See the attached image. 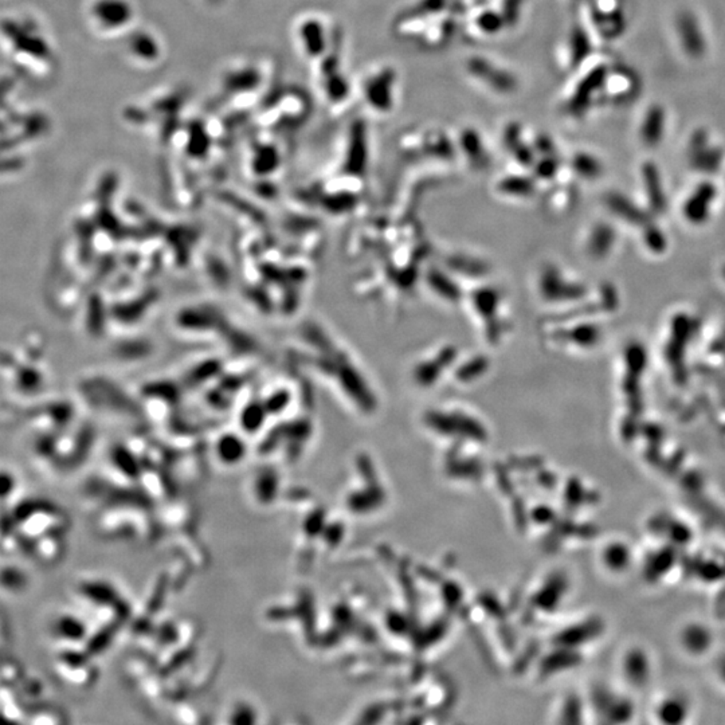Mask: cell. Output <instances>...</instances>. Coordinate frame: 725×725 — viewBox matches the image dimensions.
<instances>
[{
  "label": "cell",
  "instance_id": "1",
  "mask_svg": "<svg viewBox=\"0 0 725 725\" xmlns=\"http://www.w3.org/2000/svg\"><path fill=\"white\" fill-rule=\"evenodd\" d=\"M613 61L602 53H594L577 70L570 75L571 79L564 86L559 109L571 120L582 121L593 111L602 108V93L606 75Z\"/></svg>",
  "mask_w": 725,
  "mask_h": 725
},
{
  "label": "cell",
  "instance_id": "2",
  "mask_svg": "<svg viewBox=\"0 0 725 725\" xmlns=\"http://www.w3.org/2000/svg\"><path fill=\"white\" fill-rule=\"evenodd\" d=\"M670 38L680 56L688 63L704 62L710 52L707 24L697 10L683 6L673 11Z\"/></svg>",
  "mask_w": 725,
  "mask_h": 725
},
{
  "label": "cell",
  "instance_id": "3",
  "mask_svg": "<svg viewBox=\"0 0 725 725\" xmlns=\"http://www.w3.org/2000/svg\"><path fill=\"white\" fill-rule=\"evenodd\" d=\"M462 70L474 86L492 97L510 98L520 91L519 75L493 56L470 54L462 62Z\"/></svg>",
  "mask_w": 725,
  "mask_h": 725
},
{
  "label": "cell",
  "instance_id": "4",
  "mask_svg": "<svg viewBox=\"0 0 725 725\" xmlns=\"http://www.w3.org/2000/svg\"><path fill=\"white\" fill-rule=\"evenodd\" d=\"M582 22L595 45H610L623 37L629 29L626 0H586L582 4Z\"/></svg>",
  "mask_w": 725,
  "mask_h": 725
},
{
  "label": "cell",
  "instance_id": "5",
  "mask_svg": "<svg viewBox=\"0 0 725 725\" xmlns=\"http://www.w3.org/2000/svg\"><path fill=\"white\" fill-rule=\"evenodd\" d=\"M398 84L399 75L396 68L391 63H377L361 79V100L372 113L389 116L396 107Z\"/></svg>",
  "mask_w": 725,
  "mask_h": 725
},
{
  "label": "cell",
  "instance_id": "6",
  "mask_svg": "<svg viewBox=\"0 0 725 725\" xmlns=\"http://www.w3.org/2000/svg\"><path fill=\"white\" fill-rule=\"evenodd\" d=\"M398 146L403 153L419 157L450 160L457 155L453 133L437 125L412 127L403 130L399 136Z\"/></svg>",
  "mask_w": 725,
  "mask_h": 725
},
{
  "label": "cell",
  "instance_id": "7",
  "mask_svg": "<svg viewBox=\"0 0 725 725\" xmlns=\"http://www.w3.org/2000/svg\"><path fill=\"white\" fill-rule=\"evenodd\" d=\"M451 1L453 0H410L396 13L391 23L393 36L416 42L432 20L450 10Z\"/></svg>",
  "mask_w": 725,
  "mask_h": 725
},
{
  "label": "cell",
  "instance_id": "8",
  "mask_svg": "<svg viewBox=\"0 0 725 725\" xmlns=\"http://www.w3.org/2000/svg\"><path fill=\"white\" fill-rule=\"evenodd\" d=\"M595 46L582 19L572 22L555 47L556 68L564 75H572L595 53Z\"/></svg>",
  "mask_w": 725,
  "mask_h": 725
},
{
  "label": "cell",
  "instance_id": "9",
  "mask_svg": "<svg viewBox=\"0 0 725 725\" xmlns=\"http://www.w3.org/2000/svg\"><path fill=\"white\" fill-rule=\"evenodd\" d=\"M671 130V113L661 101H649L637 114L634 134L642 148L662 147Z\"/></svg>",
  "mask_w": 725,
  "mask_h": 725
},
{
  "label": "cell",
  "instance_id": "10",
  "mask_svg": "<svg viewBox=\"0 0 725 725\" xmlns=\"http://www.w3.org/2000/svg\"><path fill=\"white\" fill-rule=\"evenodd\" d=\"M642 91V81L638 73L623 65L613 62L605 79L602 107H626L634 102Z\"/></svg>",
  "mask_w": 725,
  "mask_h": 725
},
{
  "label": "cell",
  "instance_id": "11",
  "mask_svg": "<svg viewBox=\"0 0 725 725\" xmlns=\"http://www.w3.org/2000/svg\"><path fill=\"white\" fill-rule=\"evenodd\" d=\"M509 30L501 14L485 0L461 20V33L469 40H489Z\"/></svg>",
  "mask_w": 725,
  "mask_h": 725
},
{
  "label": "cell",
  "instance_id": "12",
  "mask_svg": "<svg viewBox=\"0 0 725 725\" xmlns=\"http://www.w3.org/2000/svg\"><path fill=\"white\" fill-rule=\"evenodd\" d=\"M451 133L455 153L460 155L470 167L480 169L488 163L489 153L480 130L473 125H461Z\"/></svg>",
  "mask_w": 725,
  "mask_h": 725
},
{
  "label": "cell",
  "instance_id": "13",
  "mask_svg": "<svg viewBox=\"0 0 725 725\" xmlns=\"http://www.w3.org/2000/svg\"><path fill=\"white\" fill-rule=\"evenodd\" d=\"M458 31H461L460 19L450 7L449 11L428 24L416 43L426 50H439L450 45Z\"/></svg>",
  "mask_w": 725,
  "mask_h": 725
},
{
  "label": "cell",
  "instance_id": "14",
  "mask_svg": "<svg viewBox=\"0 0 725 725\" xmlns=\"http://www.w3.org/2000/svg\"><path fill=\"white\" fill-rule=\"evenodd\" d=\"M298 37L305 54L318 61L332 46L328 30L321 19L308 17L298 26Z\"/></svg>",
  "mask_w": 725,
  "mask_h": 725
},
{
  "label": "cell",
  "instance_id": "15",
  "mask_svg": "<svg viewBox=\"0 0 725 725\" xmlns=\"http://www.w3.org/2000/svg\"><path fill=\"white\" fill-rule=\"evenodd\" d=\"M93 17L105 30H120L134 18V8L130 0H97Z\"/></svg>",
  "mask_w": 725,
  "mask_h": 725
},
{
  "label": "cell",
  "instance_id": "16",
  "mask_svg": "<svg viewBox=\"0 0 725 725\" xmlns=\"http://www.w3.org/2000/svg\"><path fill=\"white\" fill-rule=\"evenodd\" d=\"M368 155V130L363 120H356L348 130L345 147V166L351 171H361Z\"/></svg>",
  "mask_w": 725,
  "mask_h": 725
},
{
  "label": "cell",
  "instance_id": "17",
  "mask_svg": "<svg viewBox=\"0 0 725 725\" xmlns=\"http://www.w3.org/2000/svg\"><path fill=\"white\" fill-rule=\"evenodd\" d=\"M320 84L324 97L334 105L343 104L351 94V84L341 66L320 72Z\"/></svg>",
  "mask_w": 725,
  "mask_h": 725
},
{
  "label": "cell",
  "instance_id": "18",
  "mask_svg": "<svg viewBox=\"0 0 725 725\" xmlns=\"http://www.w3.org/2000/svg\"><path fill=\"white\" fill-rule=\"evenodd\" d=\"M128 50L136 59L146 63L156 62L162 54L159 40L148 31L133 33L128 40Z\"/></svg>",
  "mask_w": 725,
  "mask_h": 725
},
{
  "label": "cell",
  "instance_id": "19",
  "mask_svg": "<svg viewBox=\"0 0 725 725\" xmlns=\"http://www.w3.org/2000/svg\"><path fill=\"white\" fill-rule=\"evenodd\" d=\"M680 641L685 651L699 655L708 651L713 639L708 627L699 623H692L681 630Z\"/></svg>",
  "mask_w": 725,
  "mask_h": 725
},
{
  "label": "cell",
  "instance_id": "20",
  "mask_svg": "<svg viewBox=\"0 0 725 725\" xmlns=\"http://www.w3.org/2000/svg\"><path fill=\"white\" fill-rule=\"evenodd\" d=\"M260 73L253 68L235 69L224 77V86L230 93H244L260 84Z\"/></svg>",
  "mask_w": 725,
  "mask_h": 725
},
{
  "label": "cell",
  "instance_id": "21",
  "mask_svg": "<svg viewBox=\"0 0 725 725\" xmlns=\"http://www.w3.org/2000/svg\"><path fill=\"white\" fill-rule=\"evenodd\" d=\"M505 19L508 29H513L522 17L525 0H488Z\"/></svg>",
  "mask_w": 725,
  "mask_h": 725
},
{
  "label": "cell",
  "instance_id": "22",
  "mask_svg": "<svg viewBox=\"0 0 725 725\" xmlns=\"http://www.w3.org/2000/svg\"><path fill=\"white\" fill-rule=\"evenodd\" d=\"M572 167L584 176H596L602 169V164L595 155L588 150H577L572 156Z\"/></svg>",
  "mask_w": 725,
  "mask_h": 725
},
{
  "label": "cell",
  "instance_id": "23",
  "mask_svg": "<svg viewBox=\"0 0 725 725\" xmlns=\"http://www.w3.org/2000/svg\"><path fill=\"white\" fill-rule=\"evenodd\" d=\"M218 455L224 462L234 464L243 458V447H241V444L234 438L224 439L218 445Z\"/></svg>",
  "mask_w": 725,
  "mask_h": 725
},
{
  "label": "cell",
  "instance_id": "24",
  "mask_svg": "<svg viewBox=\"0 0 725 725\" xmlns=\"http://www.w3.org/2000/svg\"><path fill=\"white\" fill-rule=\"evenodd\" d=\"M568 6H575V7H582V4L586 1V0H564Z\"/></svg>",
  "mask_w": 725,
  "mask_h": 725
},
{
  "label": "cell",
  "instance_id": "25",
  "mask_svg": "<svg viewBox=\"0 0 725 725\" xmlns=\"http://www.w3.org/2000/svg\"><path fill=\"white\" fill-rule=\"evenodd\" d=\"M207 1H210V3H212V4H218V3H221L222 0H207Z\"/></svg>",
  "mask_w": 725,
  "mask_h": 725
}]
</instances>
